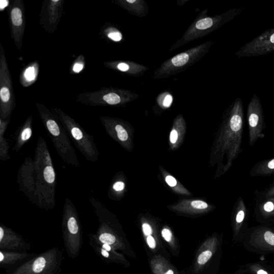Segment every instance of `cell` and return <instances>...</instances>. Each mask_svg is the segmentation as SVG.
<instances>
[{
    "mask_svg": "<svg viewBox=\"0 0 274 274\" xmlns=\"http://www.w3.org/2000/svg\"><path fill=\"white\" fill-rule=\"evenodd\" d=\"M37 72L38 70L36 69L35 65L29 66L24 72L22 78L23 83L34 82L36 78Z\"/></svg>",
    "mask_w": 274,
    "mask_h": 274,
    "instance_id": "5bb4252c",
    "label": "cell"
},
{
    "mask_svg": "<svg viewBox=\"0 0 274 274\" xmlns=\"http://www.w3.org/2000/svg\"><path fill=\"white\" fill-rule=\"evenodd\" d=\"M36 107L44 128L62 160L69 165L79 167L78 158L70 137L57 116L40 102L36 103Z\"/></svg>",
    "mask_w": 274,
    "mask_h": 274,
    "instance_id": "7a4b0ae2",
    "label": "cell"
},
{
    "mask_svg": "<svg viewBox=\"0 0 274 274\" xmlns=\"http://www.w3.org/2000/svg\"><path fill=\"white\" fill-rule=\"evenodd\" d=\"M36 174L37 204L49 210L56 206L57 174L48 147L44 137L38 139L34 156Z\"/></svg>",
    "mask_w": 274,
    "mask_h": 274,
    "instance_id": "6da1fadb",
    "label": "cell"
},
{
    "mask_svg": "<svg viewBox=\"0 0 274 274\" xmlns=\"http://www.w3.org/2000/svg\"><path fill=\"white\" fill-rule=\"evenodd\" d=\"M274 174V157L261 161L251 169L250 175L252 176H268Z\"/></svg>",
    "mask_w": 274,
    "mask_h": 274,
    "instance_id": "7c38bea8",
    "label": "cell"
},
{
    "mask_svg": "<svg viewBox=\"0 0 274 274\" xmlns=\"http://www.w3.org/2000/svg\"><path fill=\"white\" fill-rule=\"evenodd\" d=\"M10 26L12 37L18 49L20 51L26 27L23 2L16 0L10 8Z\"/></svg>",
    "mask_w": 274,
    "mask_h": 274,
    "instance_id": "ba28073f",
    "label": "cell"
},
{
    "mask_svg": "<svg viewBox=\"0 0 274 274\" xmlns=\"http://www.w3.org/2000/svg\"><path fill=\"white\" fill-rule=\"evenodd\" d=\"M44 4L41 13L40 22L43 27L53 33L60 22L62 15L63 1L51 0Z\"/></svg>",
    "mask_w": 274,
    "mask_h": 274,
    "instance_id": "9c48e42d",
    "label": "cell"
},
{
    "mask_svg": "<svg viewBox=\"0 0 274 274\" xmlns=\"http://www.w3.org/2000/svg\"><path fill=\"white\" fill-rule=\"evenodd\" d=\"M102 248L103 249L107 251V252L111 250V247L108 244H103L102 246Z\"/></svg>",
    "mask_w": 274,
    "mask_h": 274,
    "instance_id": "d590c367",
    "label": "cell"
},
{
    "mask_svg": "<svg viewBox=\"0 0 274 274\" xmlns=\"http://www.w3.org/2000/svg\"><path fill=\"white\" fill-rule=\"evenodd\" d=\"M135 2H136L135 0H127V1H126V2L128 3H130V4H133L135 3Z\"/></svg>",
    "mask_w": 274,
    "mask_h": 274,
    "instance_id": "f35d334b",
    "label": "cell"
},
{
    "mask_svg": "<svg viewBox=\"0 0 274 274\" xmlns=\"http://www.w3.org/2000/svg\"><path fill=\"white\" fill-rule=\"evenodd\" d=\"M173 101V98L171 96V95H167V96L166 97L164 102H163V105L166 107H169L171 106V105Z\"/></svg>",
    "mask_w": 274,
    "mask_h": 274,
    "instance_id": "f1b7e54d",
    "label": "cell"
},
{
    "mask_svg": "<svg viewBox=\"0 0 274 274\" xmlns=\"http://www.w3.org/2000/svg\"><path fill=\"white\" fill-rule=\"evenodd\" d=\"M33 118L30 115L26 120L21 125L14 134V150L18 152L33 135Z\"/></svg>",
    "mask_w": 274,
    "mask_h": 274,
    "instance_id": "30bf717a",
    "label": "cell"
},
{
    "mask_svg": "<svg viewBox=\"0 0 274 274\" xmlns=\"http://www.w3.org/2000/svg\"><path fill=\"white\" fill-rule=\"evenodd\" d=\"M191 205L195 208L199 209H204L208 207V204L200 200H195L191 203Z\"/></svg>",
    "mask_w": 274,
    "mask_h": 274,
    "instance_id": "7402d4cb",
    "label": "cell"
},
{
    "mask_svg": "<svg viewBox=\"0 0 274 274\" xmlns=\"http://www.w3.org/2000/svg\"><path fill=\"white\" fill-rule=\"evenodd\" d=\"M274 51V28L268 29L242 46L236 52L238 58L262 56Z\"/></svg>",
    "mask_w": 274,
    "mask_h": 274,
    "instance_id": "8992f818",
    "label": "cell"
},
{
    "mask_svg": "<svg viewBox=\"0 0 274 274\" xmlns=\"http://www.w3.org/2000/svg\"><path fill=\"white\" fill-rule=\"evenodd\" d=\"M46 264V259L44 257H39L37 258L33 266V271L36 273H39L43 271Z\"/></svg>",
    "mask_w": 274,
    "mask_h": 274,
    "instance_id": "2e32d148",
    "label": "cell"
},
{
    "mask_svg": "<svg viewBox=\"0 0 274 274\" xmlns=\"http://www.w3.org/2000/svg\"><path fill=\"white\" fill-rule=\"evenodd\" d=\"M10 121L0 118V160L2 161L10 159V144L5 136V133Z\"/></svg>",
    "mask_w": 274,
    "mask_h": 274,
    "instance_id": "8fae6325",
    "label": "cell"
},
{
    "mask_svg": "<svg viewBox=\"0 0 274 274\" xmlns=\"http://www.w3.org/2000/svg\"><path fill=\"white\" fill-rule=\"evenodd\" d=\"M212 256V253L210 251H206L202 253L198 258V262L200 265H204Z\"/></svg>",
    "mask_w": 274,
    "mask_h": 274,
    "instance_id": "d6986e66",
    "label": "cell"
},
{
    "mask_svg": "<svg viewBox=\"0 0 274 274\" xmlns=\"http://www.w3.org/2000/svg\"><path fill=\"white\" fill-rule=\"evenodd\" d=\"M189 60V56L185 52L178 54L172 60L173 64L176 67H182L186 64Z\"/></svg>",
    "mask_w": 274,
    "mask_h": 274,
    "instance_id": "9a60e30c",
    "label": "cell"
},
{
    "mask_svg": "<svg viewBox=\"0 0 274 274\" xmlns=\"http://www.w3.org/2000/svg\"><path fill=\"white\" fill-rule=\"evenodd\" d=\"M162 235L165 240L170 242L172 240V234L171 231L167 229H165L162 231Z\"/></svg>",
    "mask_w": 274,
    "mask_h": 274,
    "instance_id": "d4e9b609",
    "label": "cell"
},
{
    "mask_svg": "<svg viewBox=\"0 0 274 274\" xmlns=\"http://www.w3.org/2000/svg\"><path fill=\"white\" fill-rule=\"evenodd\" d=\"M108 37L114 41H120L122 38L121 34L118 31L112 32V33H109Z\"/></svg>",
    "mask_w": 274,
    "mask_h": 274,
    "instance_id": "603a6c76",
    "label": "cell"
},
{
    "mask_svg": "<svg viewBox=\"0 0 274 274\" xmlns=\"http://www.w3.org/2000/svg\"><path fill=\"white\" fill-rule=\"evenodd\" d=\"M17 183L19 189L31 203L37 204L36 174L34 161L27 157L19 168L17 173Z\"/></svg>",
    "mask_w": 274,
    "mask_h": 274,
    "instance_id": "52a82bcc",
    "label": "cell"
},
{
    "mask_svg": "<svg viewBox=\"0 0 274 274\" xmlns=\"http://www.w3.org/2000/svg\"><path fill=\"white\" fill-rule=\"evenodd\" d=\"M257 274H268V273L263 269H259L257 271Z\"/></svg>",
    "mask_w": 274,
    "mask_h": 274,
    "instance_id": "8d00e7d4",
    "label": "cell"
},
{
    "mask_svg": "<svg viewBox=\"0 0 274 274\" xmlns=\"http://www.w3.org/2000/svg\"><path fill=\"white\" fill-rule=\"evenodd\" d=\"M101 254L103 255V256L106 258L109 257V256L108 252L104 249H102Z\"/></svg>",
    "mask_w": 274,
    "mask_h": 274,
    "instance_id": "e575fe53",
    "label": "cell"
},
{
    "mask_svg": "<svg viewBox=\"0 0 274 274\" xmlns=\"http://www.w3.org/2000/svg\"><path fill=\"white\" fill-rule=\"evenodd\" d=\"M50 109L57 116L70 139L86 159L92 163L98 161L100 152L93 136L88 133L76 121L62 109L55 107H51Z\"/></svg>",
    "mask_w": 274,
    "mask_h": 274,
    "instance_id": "3957f363",
    "label": "cell"
},
{
    "mask_svg": "<svg viewBox=\"0 0 274 274\" xmlns=\"http://www.w3.org/2000/svg\"><path fill=\"white\" fill-rule=\"evenodd\" d=\"M4 259V256L2 252H0V261L2 262Z\"/></svg>",
    "mask_w": 274,
    "mask_h": 274,
    "instance_id": "74e56055",
    "label": "cell"
},
{
    "mask_svg": "<svg viewBox=\"0 0 274 274\" xmlns=\"http://www.w3.org/2000/svg\"><path fill=\"white\" fill-rule=\"evenodd\" d=\"M165 274H174V272L172 270H168L166 273Z\"/></svg>",
    "mask_w": 274,
    "mask_h": 274,
    "instance_id": "ab89813d",
    "label": "cell"
},
{
    "mask_svg": "<svg viewBox=\"0 0 274 274\" xmlns=\"http://www.w3.org/2000/svg\"><path fill=\"white\" fill-rule=\"evenodd\" d=\"M263 238L268 244L274 246V233L272 231L265 230L263 233Z\"/></svg>",
    "mask_w": 274,
    "mask_h": 274,
    "instance_id": "ffe728a7",
    "label": "cell"
},
{
    "mask_svg": "<svg viewBox=\"0 0 274 274\" xmlns=\"http://www.w3.org/2000/svg\"><path fill=\"white\" fill-rule=\"evenodd\" d=\"M147 244L152 249H154L156 246V243L154 238L151 236H149L147 238Z\"/></svg>",
    "mask_w": 274,
    "mask_h": 274,
    "instance_id": "f546056e",
    "label": "cell"
},
{
    "mask_svg": "<svg viewBox=\"0 0 274 274\" xmlns=\"http://www.w3.org/2000/svg\"><path fill=\"white\" fill-rule=\"evenodd\" d=\"M166 181L167 184L172 187H174L177 184L176 179L172 176H168L166 178Z\"/></svg>",
    "mask_w": 274,
    "mask_h": 274,
    "instance_id": "83f0119b",
    "label": "cell"
},
{
    "mask_svg": "<svg viewBox=\"0 0 274 274\" xmlns=\"http://www.w3.org/2000/svg\"><path fill=\"white\" fill-rule=\"evenodd\" d=\"M249 126V144L254 146L260 139L265 138L263 132L265 128L264 115L259 97L255 94L252 97L247 108Z\"/></svg>",
    "mask_w": 274,
    "mask_h": 274,
    "instance_id": "5b68a950",
    "label": "cell"
},
{
    "mask_svg": "<svg viewBox=\"0 0 274 274\" xmlns=\"http://www.w3.org/2000/svg\"><path fill=\"white\" fill-rule=\"evenodd\" d=\"M118 68L120 71L125 72L127 71L129 69V66L128 65L125 64V63H121L118 65Z\"/></svg>",
    "mask_w": 274,
    "mask_h": 274,
    "instance_id": "1f68e13d",
    "label": "cell"
},
{
    "mask_svg": "<svg viewBox=\"0 0 274 274\" xmlns=\"http://www.w3.org/2000/svg\"><path fill=\"white\" fill-rule=\"evenodd\" d=\"M15 106L13 81L5 49L0 44V118L10 121Z\"/></svg>",
    "mask_w": 274,
    "mask_h": 274,
    "instance_id": "277c9868",
    "label": "cell"
},
{
    "mask_svg": "<svg viewBox=\"0 0 274 274\" xmlns=\"http://www.w3.org/2000/svg\"><path fill=\"white\" fill-rule=\"evenodd\" d=\"M84 65L83 63L80 62H77L73 65L72 70L76 73H78L81 72L84 69Z\"/></svg>",
    "mask_w": 274,
    "mask_h": 274,
    "instance_id": "484cf974",
    "label": "cell"
},
{
    "mask_svg": "<svg viewBox=\"0 0 274 274\" xmlns=\"http://www.w3.org/2000/svg\"><path fill=\"white\" fill-rule=\"evenodd\" d=\"M143 229L144 234L147 236H151L152 234V230L151 226L147 224L143 225Z\"/></svg>",
    "mask_w": 274,
    "mask_h": 274,
    "instance_id": "4316f807",
    "label": "cell"
},
{
    "mask_svg": "<svg viewBox=\"0 0 274 274\" xmlns=\"http://www.w3.org/2000/svg\"><path fill=\"white\" fill-rule=\"evenodd\" d=\"M100 241L104 244L112 245L113 244L115 241V237L109 233H103L99 237Z\"/></svg>",
    "mask_w": 274,
    "mask_h": 274,
    "instance_id": "ac0fdd59",
    "label": "cell"
},
{
    "mask_svg": "<svg viewBox=\"0 0 274 274\" xmlns=\"http://www.w3.org/2000/svg\"><path fill=\"white\" fill-rule=\"evenodd\" d=\"M178 139V133L175 130H172L171 133L170 140L172 143L174 144Z\"/></svg>",
    "mask_w": 274,
    "mask_h": 274,
    "instance_id": "4dcf8cb0",
    "label": "cell"
},
{
    "mask_svg": "<svg viewBox=\"0 0 274 274\" xmlns=\"http://www.w3.org/2000/svg\"><path fill=\"white\" fill-rule=\"evenodd\" d=\"M124 187L125 184L122 181L115 182L112 185L113 190L117 193L122 191Z\"/></svg>",
    "mask_w": 274,
    "mask_h": 274,
    "instance_id": "44dd1931",
    "label": "cell"
},
{
    "mask_svg": "<svg viewBox=\"0 0 274 274\" xmlns=\"http://www.w3.org/2000/svg\"><path fill=\"white\" fill-rule=\"evenodd\" d=\"M262 197L263 198L274 197V184L263 192Z\"/></svg>",
    "mask_w": 274,
    "mask_h": 274,
    "instance_id": "cb8c5ba5",
    "label": "cell"
},
{
    "mask_svg": "<svg viewBox=\"0 0 274 274\" xmlns=\"http://www.w3.org/2000/svg\"><path fill=\"white\" fill-rule=\"evenodd\" d=\"M4 231H4V228L2 227H0V241L1 242L4 236V234H5Z\"/></svg>",
    "mask_w": 274,
    "mask_h": 274,
    "instance_id": "836d02e7",
    "label": "cell"
},
{
    "mask_svg": "<svg viewBox=\"0 0 274 274\" xmlns=\"http://www.w3.org/2000/svg\"><path fill=\"white\" fill-rule=\"evenodd\" d=\"M9 2L8 0H2L0 2V9L4 10L9 6Z\"/></svg>",
    "mask_w": 274,
    "mask_h": 274,
    "instance_id": "d6a6232c",
    "label": "cell"
},
{
    "mask_svg": "<svg viewBox=\"0 0 274 274\" xmlns=\"http://www.w3.org/2000/svg\"><path fill=\"white\" fill-rule=\"evenodd\" d=\"M213 25V20L211 18H206L200 20L196 24V28L199 30H205Z\"/></svg>",
    "mask_w": 274,
    "mask_h": 274,
    "instance_id": "e0dca14e",
    "label": "cell"
},
{
    "mask_svg": "<svg viewBox=\"0 0 274 274\" xmlns=\"http://www.w3.org/2000/svg\"><path fill=\"white\" fill-rule=\"evenodd\" d=\"M258 206L259 212L262 216L269 217L274 216V197L262 198Z\"/></svg>",
    "mask_w": 274,
    "mask_h": 274,
    "instance_id": "4fadbf2b",
    "label": "cell"
}]
</instances>
